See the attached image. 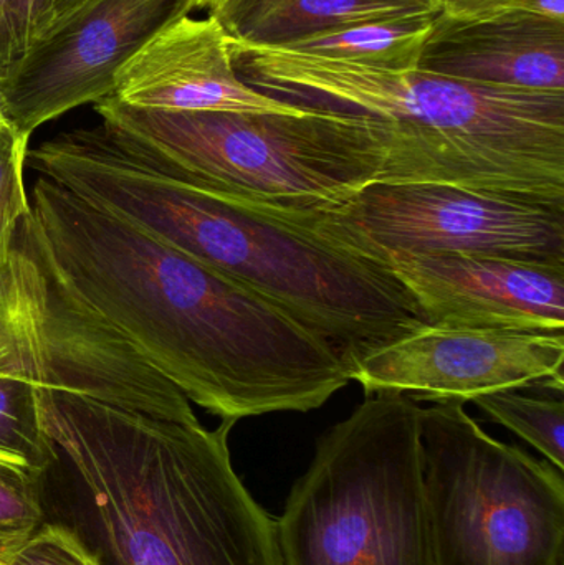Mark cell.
<instances>
[{
	"mask_svg": "<svg viewBox=\"0 0 564 565\" xmlns=\"http://www.w3.org/2000/svg\"><path fill=\"white\" fill-rule=\"evenodd\" d=\"M26 234L60 285L221 420L323 407L351 382L280 306L39 175Z\"/></svg>",
	"mask_w": 564,
	"mask_h": 565,
	"instance_id": "cell-1",
	"label": "cell"
},
{
	"mask_svg": "<svg viewBox=\"0 0 564 565\" xmlns=\"http://www.w3.org/2000/svg\"><path fill=\"white\" fill-rule=\"evenodd\" d=\"M43 178L280 306L354 369L429 326L386 265L272 205L199 184L108 126L60 132L29 151Z\"/></svg>",
	"mask_w": 564,
	"mask_h": 565,
	"instance_id": "cell-2",
	"label": "cell"
},
{
	"mask_svg": "<svg viewBox=\"0 0 564 565\" xmlns=\"http://www.w3.org/2000/svg\"><path fill=\"white\" fill-rule=\"evenodd\" d=\"M40 407L56 451L45 521L99 565H285L277 521L232 467L235 422L209 430L45 385Z\"/></svg>",
	"mask_w": 564,
	"mask_h": 565,
	"instance_id": "cell-3",
	"label": "cell"
},
{
	"mask_svg": "<svg viewBox=\"0 0 564 565\" xmlns=\"http://www.w3.org/2000/svg\"><path fill=\"white\" fill-rule=\"evenodd\" d=\"M232 60L238 76L265 95L381 119L390 141L384 184L564 199V92L477 85L234 39Z\"/></svg>",
	"mask_w": 564,
	"mask_h": 565,
	"instance_id": "cell-4",
	"label": "cell"
},
{
	"mask_svg": "<svg viewBox=\"0 0 564 565\" xmlns=\"http://www.w3.org/2000/svg\"><path fill=\"white\" fill-rule=\"evenodd\" d=\"M102 122L172 171L215 191L290 211L338 207L384 181L381 119L308 108L304 115L179 113L95 103Z\"/></svg>",
	"mask_w": 564,
	"mask_h": 565,
	"instance_id": "cell-5",
	"label": "cell"
},
{
	"mask_svg": "<svg viewBox=\"0 0 564 565\" xmlns=\"http://www.w3.org/2000/svg\"><path fill=\"white\" fill-rule=\"evenodd\" d=\"M421 412L377 392L321 435L275 520L285 565H433Z\"/></svg>",
	"mask_w": 564,
	"mask_h": 565,
	"instance_id": "cell-6",
	"label": "cell"
},
{
	"mask_svg": "<svg viewBox=\"0 0 564 565\" xmlns=\"http://www.w3.org/2000/svg\"><path fill=\"white\" fill-rule=\"evenodd\" d=\"M433 565H564L563 471L490 437L462 402L421 412Z\"/></svg>",
	"mask_w": 564,
	"mask_h": 565,
	"instance_id": "cell-7",
	"label": "cell"
},
{
	"mask_svg": "<svg viewBox=\"0 0 564 565\" xmlns=\"http://www.w3.org/2000/svg\"><path fill=\"white\" fill-rule=\"evenodd\" d=\"M275 209L376 262L390 254H477L564 264V199L377 182L338 207Z\"/></svg>",
	"mask_w": 564,
	"mask_h": 565,
	"instance_id": "cell-8",
	"label": "cell"
},
{
	"mask_svg": "<svg viewBox=\"0 0 564 565\" xmlns=\"http://www.w3.org/2000/svg\"><path fill=\"white\" fill-rule=\"evenodd\" d=\"M9 262L17 308L39 354L42 385L156 417L198 418L174 384L60 285L23 221Z\"/></svg>",
	"mask_w": 564,
	"mask_h": 565,
	"instance_id": "cell-9",
	"label": "cell"
},
{
	"mask_svg": "<svg viewBox=\"0 0 564 565\" xmlns=\"http://www.w3.org/2000/svg\"><path fill=\"white\" fill-rule=\"evenodd\" d=\"M195 10V0H85L53 22L0 79L9 125L36 128L109 98L115 75L159 30Z\"/></svg>",
	"mask_w": 564,
	"mask_h": 565,
	"instance_id": "cell-10",
	"label": "cell"
},
{
	"mask_svg": "<svg viewBox=\"0 0 564 565\" xmlns=\"http://www.w3.org/2000/svg\"><path fill=\"white\" fill-rule=\"evenodd\" d=\"M564 332L429 324L364 358L351 381L364 394L396 392L414 401L466 402L526 387L562 397Z\"/></svg>",
	"mask_w": 564,
	"mask_h": 565,
	"instance_id": "cell-11",
	"label": "cell"
},
{
	"mask_svg": "<svg viewBox=\"0 0 564 565\" xmlns=\"http://www.w3.org/2000/svg\"><path fill=\"white\" fill-rule=\"evenodd\" d=\"M429 324L564 332V264L477 254L380 258Z\"/></svg>",
	"mask_w": 564,
	"mask_h": 565,
	"instance_id": "cell-12",
	"label": "cell"
},
{
	"mask_svg": "<svg viewBox=\"0 0 564 565\" xmlns=\"http://www.w3.org/2000/svg\"><path fill=\"white\" fill-rule=\"evenodd\" d=\"M111 98L159 111L304 115L308 109L248 86L235 72L227 30L214 15L191 13L159 30L116 72Z\"/></svg>",
	"mask_w": 564,
	"mask_h": 565,
	"instance_id": "cell-13",
	"label": "cell"
},
{
	"mask_svg": "<svg viewBox=\"0 0 564 565\" xmlns=\"http://www.w3.org/2000/svg\"><path fill=\"white\" fill-rule=\"evenodd\" d=\"M417 70L477 85L564 92V20L436 13Z\"/></svg>",
	"mask_w": 564,
	"mask_h": 565,
	"instance_id": "cell-14",
	"label": "cell"
},
{
	"mask_svg": "<svg viewBox=\"0 0 564 565\" xmlns=\"http://www.w3.org/2000/svg\"><path fill=\"white\" fill-rule=\"evenodd\" d=\"M436 13L430 7L394 0H227L212 15L237 42L278 46L333 26L427 19Z\"/></svg>",
	"mask_w": 564,
	"mask_h": 565,
	"instance_id": "cell-15",
	"label": "cell"
},
{
	"mask_svg": "<svg viewBox=\"0 0 564 565\" xmlns=\"http://www.w3.org/2000/svg\"><path fill=\"white\" fill-rule=\"evenodd\" d=\"M433 17L396 22L333 26L291 40L275 49L313 58L360 63L386 70H417Z\"/></svg>",
	"mask_w": 564,
	"mask_h": 565,
	"instance_id": "cell-16",
	"label": "cell"
},
{
	"mask_svg": "<svg viewBox=\"0 0 564 565\" xmlns=\"http://www.w3.org/2000/svg\"><path fill=\"white\" fill-rule=\"evenodd\" d=\"M40 385L30 374H0V463L45 475L56 451L43 425Z\"/></svg>",
	"mask_w": 564,
	"mask_h": 565,
	"instance_id": "cell-17",
	"label": "cell"
},
{
	"mask_svg": "<svg viewBox=\"0 0 564 565\" xmlns=\"http://www.w3.org/2000/svg\"><path fill=\"white\" fill-rule=\"evenodd\" d=\"M489 420L503 425L539 450L549 463L564 470L563 398L533 397L520 391L477 395L472 401Z\"/></svg>",
	"mask_w": 564,
	"mask_h": 565,
	"instance_id": "cell-18",
	"label": "cell"
},
{
	"mask_svg": "<svg viewBox=\"0 0 564 565\" xmlns=\"http://www.w3.org/2000/svg\"><path fill=\"white\" fill-rule=\"evenodd\" d=\"M29 141L12 126H0V268L9 265L17 227L32 212L23 182Z\"/></svg>",
	"mask_w": 564,
	"mask_h": 565,
	"instance_id": "cell-19",
	"label": "cell"
},
{
	"mask_svg": "<svg viewBox=\"0 0 564 565\" xmlns=\"http://www.w3.org/2000/svg\"><path fill=\"white\" fill-rule=\"evenodd\" d=\"M43 475L0 463V537H30L45 521Z\"/></svg>",
	"mask_w": 564,
	"mask_h": 565,
	"instance_id": "cell-20",
	"label": "cell"
},
{
	"mask_svg": "<svg viewBox=\"0 0 564 565\" xmlns=\"http://www.w3.org/2000/svg\"><path fill=\"white\" fill-rule=\"evenodd\" d=\"M0 374L40 377V359L13 296L10 262L0 268Z\"/></svg>",
	"mask_w": 564,
	"mask_h": 565,
	"instance_id": "cell-21",
	"label": "cell"
},
{
	"mask_svg": "<svg viewBox=\"0 0 564 565\" xmlns=\"http://www.w3.org/2000/svg\"><path fill=\"white\" fill-rule=\"evenodd\" d=\"M10 565H99V563L68 527L45 521L17 551Z\"/></svg>",
	"mask_w": 564,
	"mask_h": 565,
	"instance_id": "cell-22",
	"label": "cell"
},
{
	"mask_svg": "<svg viewBox=\"0 0 564 565\" xmlns=\"http://www.w3.org/2000/svg\"><path fill=\"white\" fill-rule=\"evenodd\" d=\"M437 13L457 20L506 15H536L564 20V0H446Z\"/></svg>",
	"mask_w": 564,
	"mask_h": 565,
	"instance_id": "cell-23",
	"label": "cell"
},
{
	"mask_svg": "<svg viewBox=\"0 0 564 565\" xmlns=\"http://www.w3.org/2000/svg\"><path fill=\"white\" fill-rule=\"evenodd\" d=\"M52 10L53 0H12L6 26V60L9 73L26 49L49 29Z\"/></svg>",
	"mask_w": 564,
	"mask_h": 565,
	"instance_id": "cell-24",
	"label": "cell"
},
{
	"mask_svg": "<svg viewBox=\"0 0 564 565\" xmlns=\"http://www.w3.org/2000/svg\"><path fill=\"white\" fill-rule=\"evenodd\" d=\"M10 6H12V0H0V79L6 78L9 73L6 60V26Z\"/></svg>",
	"mask_w": 564,
	"mask_h": 565,
	"instance_id": "cell-25",
	"label": "cell"
},
{
	"mask_svg": "<svg viewBox=\"0 0 564 565\" xmlns=\"http://www.w3.org/2000/svg\"><path fill=\"white\" fill-rule=\"evenodd\" d=\"M29 537L20 536H2L0 537V565H10L13 557H15L17 551L22 547V544Z\"/></svg>",
	"mask_w": 564,
	"mask_h": 565,
	"instance_id": "cell-26",
	"label": "cell"
},
{
	"mask_svg": "<svg viewBox=\"0 0 564 565\" xmlns=\"http://www.w3.org/2000/svg\"><path fill=\"white\" fill-rule=\"evenodd\" d=\"M83 2H85V0H53L52 23L65 17L66 13L72 12L73 9H76V7ZM52 23H50V25H52Z\"/></svg>",
	"mask_w": 564,
	"mask_h": 565,
	"instance_id": "cell-27",
	"label": "cell"
},
{
	"mask_svg": "<svg viewBox=\"0 0 564 565\" xmlns=\"http://www.w3.org/2000/svg\"><path fill=\"white\" fill-rule=\"evenodd\" d=\"M225 2L227 0H195V10H204V12H207V15H212V13L221 10Z\"/></svg>",
	"mask_w": 564,
	"mask_h": 565,
	"instance_id": "cell-28",
	"label": "cell"
},
{
	"mask_svg": "<svg viewBox=\"0 0 564 565\" xmlns=\"http://www.w3.org/2000/svg\"><path fill=\"white\" fill-rule=\"evenodd\" d=\"M394 2H406V3H416V6L430 7L434 9V0H394Z\"/></svg>",
	"mask_w": 564,
	"mask_h": 565,
	"instance_id": "cell-29",
	"label": "cell"
},
{
	"mask_svg": "<svg viewBox=\"0 0 564 565\" xmlns=\"http://www.w3.org/2000/svg\"><path fill=\"white\" fill-rule=\"evenodd\" d=\"M6 125H9V121H7L6 115H3L2 103H0V126Z\"/></svg>",
	"mask_w": 564,
	"mask_h": 565,
	"instance_id": "cell-30",
	"label": "cell"
},
{
	"mask_svg": "<svg viewBox=\"0 0 564 565\" xmlns=\"http://www.w3.org/2000/svg\"><path fill=\"white\" fill-rule=\"evenodd\" d=\"M443 2H446V0H434V9H436V12H437V7H439V3H443Z\"/></svg>",
	"mask_w": 564,
	"mask_h": 565,
	"instance_id": "cell-31",
	"label": "cell"
}]
</instances>
